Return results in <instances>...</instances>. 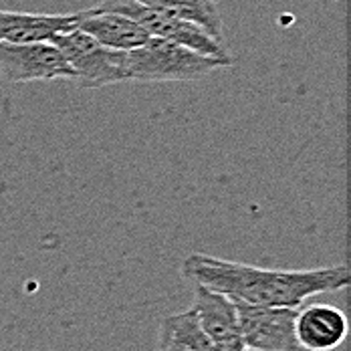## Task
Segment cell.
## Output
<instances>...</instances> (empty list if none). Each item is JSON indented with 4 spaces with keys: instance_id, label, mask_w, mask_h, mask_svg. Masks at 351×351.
Returning a JSON list of instances; mask_svg holds the SVG:
<instances>
[{
    "instance_id": "obj_9",
    "label": "cell",
    "mask_w": 351,
    "mask_h": 351,
    "mask_svg": "<svg viewBox=\"0 0 351 351\" xmlns=\"http://www.w3.org/2000/svg\"><path fill=\"white\" fill-rule=\"evenodd\" d=\"M75 29L93 36L97 43H101L104 47L113 49V51L138 49L149 38L147 31L138 25L132 16L115 12V10H104L97 6L83 10L79 21L75 23Z\"/></svg>"
},
{
    "instance_id": "obj_7",
    "label": "cell",
    "mask_w": 351,
    "mask_h": 351,
    "mask_svg": "<svg viewBox=\"0 0 351 351\" xmlns=\"http://www.w3.org/2000/svg\"><path fill=\"white\" fill-rule=\"evenodd\" d=\"M192 311L214 351L245 350L237 305L230 297L208 287L194 285Z\"/></svg>"
},
{
    "instance_id": "obj_5",
    "label": "cell",
    "mask_w": 351,
    "mask_h": 351,
    "mask_svg": "<svg viewBox=\"0 0 351 351\" xmlns=\"http://www.w3.org/2000/svg\"><path fill=\"white\" fill-rule=\"evenodd\" d=\"M0 73L10 83L73 81V69L63 53L51 43H0Z\"/></svg>"
},
{
    "instance_id": "obj_12",
    "label": "cell",
    "mask_w": 351,
    "mask_h": 351,
    "mask_svg": "<svg viewBox=\"0 0 351 351\" xmlns=\"http://www.w3.org/2000/svg\"><path fill=\"white\" fill-rule=\"evenodd\" d=\"M145 6L164 10L178 19L202 27L208 35L222 40V19L216 0H138Z\"/></svg>"
},
{
    "instance_id": "obj_4",
    "label": "cell",
    "mask_w": 351,
    "mask_h": 351,
    "mask_svg": "<svg viewBox=\"0 0 351 351\" xmlns=\"http://www.w3.org/2000/svg\"><path fill=\"white\" fill-rule=\"evenodd\" d=\"M97 8L115 10V12L132 16L138 25H141L147 31L149 36H158V38L170 40V43H176V45L188 47V49H192L196 53L220 59L226 65L234 63L230 53L224 49L222 40L214 38L202 27H198V25H194L190 21H184V19H178V16L168 14L164 10L145 6L138 0H106L101 4H97Z\"/></svg>"
},
{
    "instance_id": "obj_3",
    "label": "cell",
    "mask_w": 351,
    "mask_h": 351,
    "mask_svg": "<svg viewBox=\"0 0 351 351\" xmlns=\"http://www.w3.org/2000/svg\"><path fill=\"white\" fill-rule=\"evenodd\" d=\"M51 43L63 53L75 75L73 81L81 87L99 89L130 81L125 71V51L107 49L75 27L55 35Z\"/></svg>"
},
{
    "instance_id": "obj_13",
    "label": "cell",
    "mask_w": 351,
    "mask_h": 351,
    "mask_svg": "<svg viewBox=\"0 0 351 351\" xmlns=\"http://www.w3.org/2000/svg\"><path fill=\"white\" fill-rule=\"evenodd\" d=\"M241 351H256V350H248V348H245V350H241Z\"/></svg>"
},
{
    "instance_id": "obj_14",
    "label": "cell",
    "mask_w": 351,
    "mask_h": 351,
    "mask_svg": "<svg viewBox=\"0 0 351 351\" xmlns=\"http://www.w3.org/2000/svg\"><path fill=\"white\" fill-rule=\"evenodd\" d=\"M299 351H303V350H299Z\"/></svg>"
},
{
    "instance_id": "obj_10",
    "label": "cell",
    "mask_w": 351,
    "mask_h": 351,
    "mask_svg": "<svg viewBox=\"0 0 351 351\" xmlns=\"http://www.w3.org/2000/svg\"><path fill=\"white\" fill-rule=\"evenodd\" d=\"M81 12L73 14H38L0 8V43H45L69 31Z\"/></svg>"
},
{
    "instance_id": "obj_6",
    "label": "cell",
    "mask_w": 351,
    "mask_h": 351,
    "mask_svg": "<svg viewBox=\"0 0 351 351\" xmlns=\"http://www.w3.org/2000/svg\"><path fill=\"white\" fill-rule=\"evenodd\" d=\"M245 348L256 351H299L295 319L299 307H263L234 301Z\"/></svg>"
},
{
    "instance_id": "obj_11",
    "label": "cell",
    "mask_w": 351,
    "mask_h": 351,
    "mask_svg": "<svg viewBox=\"0 0 351 351\" xmlns=\"http://www.w3.org/2000/svg\"><path fill=\"white\" fill-rule=\"evenodd\" d=\"M156 351H214L194 311L168 315L160 323Z\"/></svg>"
},
{
    "instance_id": "obj_1",
    "label": "cell",
    "mask_w": 351,
    "mask_h": 351,
    "mask_svg": "<svg viewBox=\"0 0 351 351\" xmlns=\"http://www.w3.org/2000/svg\"><path fill=\"white\" fill-rule=\"evenodd\" d=\"M182 277L224 293L232 301L263 307H301L309 297L341 291L351 282L348 265L281 271L192 252L182 263Z\"/></svg>"
},
{
    "instance_id": "obj_8",
    "label": "cell",
    "mask_w": 351,
    "mask_h": 351,
    "mask_svg": "<svg viewBox=\"0 0 351 351\" xmlns=\"http://www.w3.org/2000/svg\"><path fill=\"white\" fill-rule=\"evenodd\" d=\"M297 343L303 351H331L348 335V317L341 309L325 303L299 309L295 319Z\"/></svg>"
},
{
    "instance_id": "obj_2",
    "label": "cell",
    "mask_w": 351,
    "mask_h": 351,
    "mask_svg": "<svg viewBox=\"0 0 351 351\" xmlns=\"http://www.w3.org/2000/svg\"><path fill=\"white\" fill-rule=\"evenodd\" d=\"M222 67L230 65L158 36H149L141 47L125 51L128 79L141 83L196 81Z\"/></svg>"
}]
</instances>
